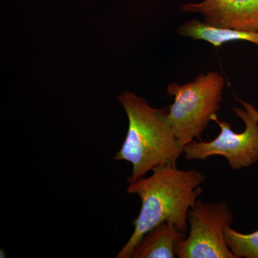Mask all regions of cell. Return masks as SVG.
Instances as JSON below:
<instances>
[{
    "mask_svg": "<svg viewBox=\"0 0 258 258\" xmlns=\"http://www.w3.org/2000/svg\"><path fill=\"white\" fill-rule=\"evenodd\" d=\"M206 176L198 170L184 171L176 164L159 166L148 177L129 184L127 191L142 202L134 221V230L117 258H130L132 251L147 232L166 222L187 235L188 212L203 193L201 184Z\"/></svg>",
    "mask_w": 258,
    "mask_h": 258,
    "instance_id": "cell-1",
    "label": "cell"
},
{
    "mask_svg": "<svg viewBox=\"0 0 258 258\" xmlns=\"http://www.w3.org/2000/svg\"><path fill=\"white\" fill-rule=\"evenodd\" d=\"M118 101L126 113L128 131L113 159L130 162L133 170L128 184L145 177L147 173L167 164H176L183 147L168 118L169 107L153 108L144 98L124 92Z\"/></svg>",
    "mask_w": 258,
    "mask_h": 258,
    "instance_id": "cell-2",
    "label": "cell"
},
{
    "mask_svg": "<svg viewBox=\"0 0 258 258\" xmlns=\"http://www.w3.org/2000/svg\"><path fill=\"white\" fill-rule=\"evenodd\" d=\"M224 86V78L216 71L200 74L182 86L176 83L168 86V94L174 96L168 118L181 147L195 139L202 141L212 116L220 111Z\"/></svg>",
    "mask_w": 258,
    "mask_h": 258,
    "instance_id": "cell-3",
    "label": "cell"
},
{
    "mask_svg": "<svg viewBox=\"0 0 258 258\" xmlns=\"http://www.w3.org/2000/svg\"><path fill=\"white\" fill-rule=\"evenodd\" d=\"M189 230L174 247L179 258H237L227 247L224 235L234 215L225 202L205 203L197 200L188 212Z\"/></svg>",
    "mask_w": 258,
    "mask_h": 258,
    "instance_id": "cell-4",
    "label": "cell"
},
{
    "mask_svg": "<svg viewBox=\"0 0 258 258\" xmlns=\"http://www.w3.org/2000/svg\"><path fill=\"white\" fill-rule=\"evenodd\" d=\"M232 110L244 122V132L235 133L228 122L220 121L217 114L213 115L212 120L217 122L220 133L209 142L192 141L186 144L183 148L186 160H205L212 156L220 155L227 159L233 170L248 168L257 162L258 120L247 110L237 107Z\"/></svg>",
    "mask_w": 258,
    "mask_h": 258,
    "instance_id": "cell-5",
    "label": "cell"
},
{
    "mask_svg": "<svg viewBox=\"0 0 258 258\" xmlns=\"http://www.w3.org/2000/svg\"><path fill=\"white\" fill-rule=\"evenodd\" d=\"M180 10L199 13L214 26L258 32V0H204L182 5Z\"/></svg>",
    "mask_w": 258,
    "mask_h": 258,
    "instance_id": "cell-6",
    "label": "cell"
},
{
    "mask_svg": "<svg viewBox=\"0 0 258 258\" xmlns=\"http://www.w3.org/2000/svg\"><path fill=\"white\" fill-rule=\"evenodd\" d=\"M186 235L164 222L149 230L134 247L130 258H174V247Z\"/></svg>",
    "mask_w": 258,
    "mask_h": 258,
    "instance_id": "cell-7",
    "label": "cell"
},
{
    "mask_svg": "<svg viewBox=\"0 0 258 258\" xmlns=\"http://www.w3.org/2000/svg\"><path fill=\"white\" fill-rule=\"evenodd\" d=\"M177 32L183 37L203 40L218 47L227 42L243 40L258 45V32L239 31L233 29L220 28L191 20L180 25Z\"/></svg>",
    "mask_w": 258,
    "mask_h": 258,
    "instance_id": "cell-8",
    "label": "cell"
},
{
    "mask_svg": "<svg viewBox=\"0 0 258 258\" xmlns=\"http://www.w3.org/2000/svg\"><path fill=\"white\" fill-rule=\"evenodd\" d=\"M224 235L227 247L237 258H258V230L243 234L227 227Z\"/></svg>",
    "mask_w": 258,
    "mask_h": 258,
    "instance_id": "cell-9",
    "label": "cell"
},
{
    "mask_svg": "<svg viewBox=\"0 0 258 258\" xmlns=\"http://www.w3.org/2000/svg\"><path fill=\"white\" fill-rule=\"evenodd\" d=\"M237 101L240 102L241 104L244 106V109L250 111L251 113L253 114L254 116L255 117L256 119L258 120V111L252 105H251L250 103H247V102L242 101V100L238 99V98H237Z\"/></svg>",
    "mask_w": 258,
    "mask_h": 258,
    "instance_id": "cell-10",
    "label": "cell"
},
{
    "mask_svg": "<svg viewBox=\"0 0 258 258\" xmlns=\"http://www.w3.org/2000/svg\"><path fill=\"white\" fill-rule=\"evenodd\" d=\"M6 254H5V250L3 249H1V250H0V257L2 258H5L6 257Z\"/></svg>",
    "mask_w": 258,
    "mask_h": 258,
    "instance_id": "cell-11",
    "label": "cell"
}]
</instances>
